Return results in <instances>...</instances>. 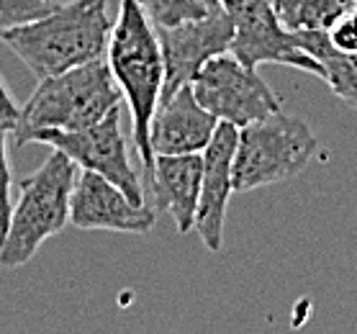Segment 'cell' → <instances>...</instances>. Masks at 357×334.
Segmentation results:
<instances>
[{
    "instance_id": "9",
    "label": "cell",
    "mask_w": 357,
    "mask_h": 334,
    "mask_svg": "<svg viewBox=\"0 0 357 334\" xmlns=\"http://www.w3.org/2000/svg\"><path fill=\"white\" fill-rule=\"evenodd\" d=\"M160 50L165 62V90L162 100L170 98L175 90L193 80L195 73L216 54L231 50L234 24L221 3H211L208 13L178 26L157 29Z\"/></svg>"
},
{
    "instance_id": "19",
    "label": "cell",
    "mask_w": 357,
    "mask_h": 334,
    "mask_svg": "<svg viewBox=\"0 0 357 334\" xmlns=\"http://www.w3.org/2000/svg\"><path fill=\"white\" fill-rule=\"evenodd\" d=\"M332 44L342 52H357V8L347 10L337 24L329 29Z\"/></svg>"
},
{
    "instance_id": "10",
    "label": "cell",
    "mask_w": 357,
    "mask_h": 334,
    "mask_svg": "<svg viewBox=\"0 0 357 334\" xmlns=\"http://www.w3.org/2000/svg\"><path fill=\"white\" fill-rule=\"evenodd\" d=\"M239 144V126L219 121L208 147L203 149L201 198L195 211V227L203 247L208 252H221L224 247V221L229 198L234 193V155Z\"/></svg>"
},
{
    "instance_id": "2",
    "label": "cell",
    "mask_w": 357,
    "mask_h": 334,
    "mask_svg": "<svg viewBox=\"0 0 357 334\" xmlns=\"http://www.w3.org/2000/svg\"><path fill=\"white\" fill-rule=\"evenodd\" d=\"M106 62L131 111L134 144L142 167L149 172L155 167L152 121L162 103L165 62L157 29L144 16L137 0H121L119 18L114 21V31L108 41Z\"/></svg>"
},
{
    "instance_id": "14",
    "label": "cell",
    "mask_w": 357,
    "mask_h": 334,
    "mask_svg": "<svg viewBox=\"0 0 357 334\" xmlns=\"http://www.w3.org/2000/svg\"><path fill=\"white\" fill-rule=\"evenodd\" d=\"M296 36L303 52L321 62L326 73L324 82L334 96L357 111V52L337 50L326 29H296Z\"/></svg>"
},
{
    "instance_id": "8",
    "label": "cell",
    "mask_w": 357,
    "mask_h": 334,
    "mask_svg": "<svg viewBox=\"0 0 357 334\" xmlns=\"http://www.w3.org/2000/svg\"><path fill=\"white\" fill-rule=\"evenodd\" d=\"M33 142L62 149L77 162L80 170H93L121 188L134 204H144V185L139 170L131 165L126 139L121 134V106H116L100 121L82 129H47L39 131Z\"/></svg>"
},
{
    "instance_id": "20",
    "label": "cell",
    "mask_w": 357,
    "mask_h": 334,
    "mask_svg": "<svg viewBox=\"0 0 357 334\" xmlns=\"http://www.w3.org/2000/svg\"><path fill=\"white\" fill-rule=\"evenodd\" d=\"M18 114H21V106H16V100L10 98L6 82L0 80V126L8 131V134L16 129Z\"/></svg>"
},
{
    "instance_id": "4",
    "label": "cell",
    "mask_w": 357,
    "mask_h": 334,
    "mask_svg": "<svg viewBox=\"0 0 357 334\" xmlns=\"http://www.w3.org/2000/svg\"><path fill=\"white\" fill-rule=\"evenodd\" d=\"M77 175L80 172L73 157L62 149H52L39 170L21 183L8 234L0 242L3 268L26 265L47 239L67 227Z\"/></svg>"
},
{
    "instance_id": "6",
    "label": "cell",
    "mask_w": 357,
    "mask_h": 334,
    "mask_svg": "<svg viewBox=\"0 0 357 334\" xmlns=\"http://www.w3.org/2000/svg\"><path fill=\"white\" fill-rule=\"evenodd\" d=\"M219 3L234 24L231 54L239 62H244L247 67H296L319 80L326 77L321 62H317L309 52H303L296 29H288L280 21L270 0H219Z\"/></svg>"
},
{
    "instance_id": "3",
    "label": "cell",
    "mask_w": 357,
    "mask_h": 334,
    "mask_svg": "<svg viewBox=\"0 0 357 334\" xmlns=\"http://www.w3.org/2000/svg\"><path fill=\"white\" fill-rule=\"evenodd\" d=\"M123 93L116 85L106 59H93L88 65L73 67L62 75L39 80V88L21 106L13 144H31L39 131L47 129H82L100 121L116 106H121Z\"/></svg>"
},
{
    "instance_id": "22",
    "label": "cell",
    "mask_w": 357,
    "mask_h": 334,
    "mask_svg": "<svg viewBox=\"0 0 357 334\" xmlns=\"http://www.w3.org/2000/svg\"><path fill=\"white\" fill-rule=\"evenodd\" d=\"M211 3H219V0H211Z\"/></svg>"
},
{
    "instance_id": "11",
    "label": "cell",
    "mask_w": 357,
    "mask_h": 334,
    "mask_svg": "<svg viewBox=\"0 0 357 334\" xmlns=\"http://www.w3.org/2000/svg\"><path fill=\"white\" fill-rule=\"evenodd\" d=\"M70 221L77 229H103L123 234H146L155 227V206L134 204L121 188L93 170H80L73 190Z\"/></svg>"
},
{
    "instance_id": "18",
    "label": "cell",
    "mask_w": 357,
    "mask_h": 334,
    "mask_svg": "<svg viewBox=\"0 0 357 334\" xmlns=\"http://www.w3.org/2000/svg\"><path fill=\"white\" fill-rule=\"evenodd\" d=\"M6 137H8V131L0 126V242L6 239V234H8L10 216H13V201H10V190H13V175H10Z\"/></svg>"
},
{
    "instance_id": "12",
    "label": "cell",
    "mask_w": 357,
    "mask_h": 334,
    "mask_svg": "<svg viewBox=\"0 0 357 334\" xmlns=\"http://www.w3.org/2000/svg\"><path fill=\"white\" fill-rule=\"evenodd\" d=\"M219 119L198 103L188 82L160 103L152 121V149L157 155H198L208 147Z\"/></svg>"
},
{
    "instance_id": "7",
    "label": "cell",
    "mask_w": 357,
    "mask_h": 334,
    "mask_svg": "<svg viewBox=\"0 0 357 334\" xmlns=\"http://www.w3.org/2000/svg\"><path fill=\"white\" fill-rule=\"evenodd\" d=\"M198 103L219 121L247 126L278 114L283 103L262 80L257 67H247L231 54H216L190 80Z\"/></svg>"
},
{
    "instance_id": "5",
    "label": "cell",
    "mask_w": 357,
    "mask_h": 334,
    "mask_svg": "<svg viewBox=\"0 0 357 334\" xmlns=\"http://www.w3.org/2000/svg\"><path fill=\"white\" fill-rule=\"evenodd\" d=\"M319 152L314 131L283 111L239 129L234 155V193L296 178Z\"/></svg>"
},
{
    "instance_id": "17",
    "label": "cell",
    "mask_w": 357,
    "mask_h": 334,
    "mask_svg": "<svg viewBox=\"0 0 357 334\" xmlns=\"http://www.w3.org/2000/svg\"><path fill=\"white\" fill-rule=\"evenodd\" d=\"M54 6V0H0V39L16 26L47 16Z\"/></svg>"
},
{
    "instance_id": "16",
    "label": "cell",
    "mask_w": 357,
    "mask_h": 334,
    "mask_svg": "<svg viewBox=\"0 0 357 334\" xmlns=\"http://www.w3.org/2000/svg\"><path fill=\"white\" fill-rule=\"evenodd\" d=\"M349 8L347 0H301L296 29H332Z\"/></svg>"
},
{
    "instance_id": "13",
    "label": "cell",
    "mask_w": 357,
    "mask_h": 334,
    "mask_svg": "<svg viewBox=\"0 0 357 334\" xmlns=\"http://www.w3.org/2000/svg\"><path fill=\"white\" fill-rule=\"evenodd\" d=\"M152 175V206L170 213L180 234L193 231L201 198L203 152L198 155H157Z\"/></svg>"
},
{
    "instance_id": "1",
    "label": "cell",
    "mask_w": 357,
    "mask_h": 334,
    "mask_svg": "<svg viewBox=\"0 0 357 334\" xmlns=\"http://www.w3.org/2000/svg\"><path fill=\"white\" fill-rule=\"evenodd\" d=\"M114 24L108 0H70L47 16L3 33V44L31 70L33 77L62 75L73 67L103 59Z\"/></svg>"
},
{
    "instance_id": "21",
    "label": "cell",
    "mask_w": 357,
    "mask_h": 334,
    "mask_svg": "<svg viewBox=\"0 0 357 334\" xmlns=\"http://www.w3.org/2000/svg\"><path fill=\"white\" fill-rule=\"evenodd\" d=\"M301 0H270V6L278 10V16L288 29H296V13H298Z\"/></svg>"
},
{
    "instance_id": "15",
    "label": "cell",
    "mask_w": 357,
    "mask_h": 334,
    "mask_svg": "<svg viewBox=\"0 0 357 334\" xmlns=\"http://www.w3.org/2000/svg\"><path fill=\"white\" fill-rule=\"evenodd\" d=\"M137 3L155 29L201 18L208 13V6H211V0H137Z\"/></svg>"
}]
</instances>
